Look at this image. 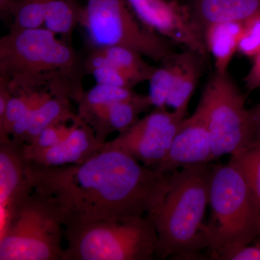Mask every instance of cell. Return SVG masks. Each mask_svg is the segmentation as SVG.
Here are the masks:
<instances>
[{
  "label": "cell",
  "instance_id": "1",
  "mask_svg": "<svg viewBox=\"0 0 260 260\" xmlns=\"http://www.w3.org/2000/svg\"><path fill=\"white\" fill-rule=\"evenodd\" d=\"M26 174L34 191L54 207L64 229L150 216L167 194L171 177L122 150L104 147L81 164L44 167L26 160Z\"/></svg>",
  "mask_w": 260,
  "mask_h": 260
},
{
  "label": "cell",
  "instance_id": "2",
  "mask_svg": "<svg viewBox=\"0 0 260 260\" xmlns=\"http://www.w3.org/2000/svg\"><path fill=\"white\" fill-rule=\"evenodd\" d=\"M85 61L67 42L44 27L15 29L0 39V80L13 95L46 87L78 103Z\"/></svg>",
  "mask_w": 260,
  "mask_h": 260
},
{
  "label": "cell",
  "instance_id": "3",
  "mask_svg": "<svg viewBox=\"0 0 260 260\" xmlns=\"http://www.w3.org/2000/svg\"><path fill=\"white\" fill-rule=\"evenodd\" d=\"M213 169L205 162L171 174L167 194L148 216L158 234L155 257L205 259L203 251L208 246L204 218Z\"/></svg>",
  "mask_w": 260,
  "mask_h": 260
},
{
  "label": "cell",
  "instance_id": "4",
  "mask_svg": "<svg viewBox=\"0 0 260 260\" xmlns=\"http://www.w3.org/2000/svg\"><path fill=\"white\" fill-rule=\"evenodd\" d=\"M209 205L204 233L210 259H218L260 237L259 210L242 173L232 162L213 166Z\"/></svg>",
  "mask_w": 260,
  "mask_h": 260
},
{
  "label": "cell",
  "instance_id": "5",
  "mask_svg": "<svg viewBox=\"0 0 260 260\" xmlns=\"http://www.w3.org/2000/svg\"><path fill=\"white\" fill-rule=\"evenodd\" d=\"M63 260H152L158 234L148 216L99 220L65 228Z\"/></svg>",
  "mask_w": 260,
  "mask_h": 260
},
{
  "label": "cell",
  "instance_id": "6",
  "mask_svg": "<svg viewBox=\"0 0 260 260\" xmlns=\"http://www.w3.org/2000/svg\"><path fill=\"white\" fill-rule=\"evenodd\" d=\"M63 229L54 207L32 191L1 230L0 260H63Z\"/></svg>",
  "mask_w": 260,
  "mask_h": 260
},
{
  "label": "cell",
  "instance_id": "7",
  "mask_svg": "<svg viewBox=\"0 0 260 260\" xmlns=\"http://www.w3.org/2000/svg\"><path fill=\"white\" fill-rule=\"evenodd\" d=\"M79 24L95 47L127 48L162 64L174 54L168 39L142 23L126 0H86Z\"/></svg>",
  "mask_w": 260,
  "mask_h": 260
},
{
  "label": "cell",
  "instance_id": "8",
  "mask_svg": "<svg viewBox=\"0 0 260 260\" xmlns=\"http://www.w3.org/2000/svg\"><path fill=\"white\" fill-rule=\"evenodd\" d=\"M198 108L204 114L209 128L212 160L239 153L254 143L245 98L228 73L215 72Z\"/></svg>",
  "mask_w": 260,
  "mask_h": 260
},
{
  "label": "cell",
  "instance_id": "9",
  "mask_svg": "<svg viewBox=\"0 0 260 260\" xmlns=\"http://www.w3.org/2000/svg\"><path fill=\"white\" fill-rule=\"evenodd\" d=\"M186 112L155 109L102 147L119 149L145 167L153 168L167 156Z\"/></svg>",
  "mask_w": 260,
  "mask_h": 260
},
{
  "label": "cell",
  "instance_id": "10",
  "mask_svg": "<svg viewBox=\"0 0 260 260\" xmlns=\"http://www.w3.org/2000/svg\"><path fill=\"white\" fill-rule=\"evenodd\" d=\"M145 26L186 50L208 54L204 32L190 8L181 0H126Z\"/></svg>",
  "mask_w": 260,
  "mask_h": 260
},
{
  "label": "cell",
  "instance_id": "11",
  "mask_svg": "<svg viewBox=\"0 0 260 260\" xmlns=\"http://www.w3.org/2000/svg\"><path fill=\"white\" fill-rule=\"evenodd\" d=\"M212 161L211 138L206 118L197 107L184 118L178 129L167 156L152 168L164 174L190 166Z\"/></svg>",
  "mask_w": 260,
  "mask_h": 260
},
{
  "label": "cell",
  "instance_id": "12",
  "mask_svg": "<svg viewBox=\"0 0 260 260\" xmlns=\"http://www.w3.org/2000/svg\"><path fill=\"white\" fill-rule=\"evenodd\" d=\"M23 147L10 137H0L1 230L15 208L34 191L26 174Z\"/></svg>",
  "mask_w": 260,
  "mask_h": 260
},
{
  "label": "cell",
  "instance_id": "13",
  "mask_svg": "<svg viewBox=\"0 0 260 260\" xmlns=\"http://www.w3.org/2000/svg\"><path fill=\"white\" fill-rule=\"evenodd\" d=\"M103 145L93 129L78 115L64 140L52 148L24 157L30 164L44 167L81 164L100 151Z\"/></svg>",
  "mask_w": 260,
  "mask_h": 260
},
{
  "label": "cell",
  "instance_id": "14",
  "mask_svg": "<svg viewBox=\"0 0 260 260\" xmlns=\"http://www.w3.org/2000/svg\"><path fill=\"white\" fill-rule=\"evenodd\" d=\"M152 107L148 95L140 94L131 100L120 101L78 112L102 143L111 133H124L139 120L142 112Z\"/></svg>",
  "mask_w": 260,
  "mask_h": 260
},
{
  "label": "cell",
  "instance_id": "15",
  "mask_svg": "<svg viewBox=\"0 0 260 260\" xmlns=\"http://www.w3.org/2000/svg\"><path fill=\"white\" fill-rule=\"evenodd\" d=\"M200 27L214 23L244 22L260 16V0H184Z\"/></svg>",
  "mask_w": 260,
  "mask_h": 260
},
{
  "label": "cell",
  "instance_id": "16",
  "mask_svg": "<svg viewBox=\"0 0 260 260\" xmlns=\"http://www.w3.org/2000/svg\"><path fill=\"white\" fill-rule=\"evenodd\" d=\"M136 51L121 47H95L85 61V70L112 66L127 75L135 85L148 81L155 67L150 66Z\"/></svg>",
  "mask_w": 260,
  "mask_h": 260
},
{
  "label": "cell",
  "instance_id": "17",
  "mask_svg": "<svg viewBox=\"0 0 260 260\" xmlns=\"http://www.w3.org/2000/svg\"><path fill=\"white\" fill-rule=\"evenodd\" d=\"M202 57L203 56L189 50L174 54V78L167 107H172L174 110L187 112L201 75Z\"/></svg>",
  "mask_w": 260,
  "mask_h": 260
},
{
  "label": "cell",
  "instance_id": "18",
  "mask_svg": "<svg viewBox=\"0 0 260 260\" xmlns=\"http://www.w3.org/2000/svg\"><path fill=\"white\" fill-rule=\"evenodd\" d=\"M243 28L242 22H223L205 28V45L213 56L215 72L228 73L233 56L238 51Z\"/></svg>",
  "mask_w": 260,
  "mask_h": 260
},
{
  "label": "cell",
  "instance_id": "19",
  "mask_svg": "<svg viewBox=\"0 0 260 260\" xmlns=\"http://www.w3.org/2000/svg\"><path fill=\"white\" fill-rule=\"evenodd\" d=\"M71 99L61 94H54L39 105L32 113L23 145L31 143L46 127L77 116L71 110Z\"/></svg>",
  "mask_w": 260,
  "mask_h": 260
},
{
  "label": "cell",
  "instance_id": "20",
  "mask_svg": "<svg viewBox=\"0 0 260 260\" xmlns=\"http://www.w3.org/2000/svg\"><path fill=\"white\" fill-rule=\"evenodd\" d=\"M81 8L78 0H49L44 13V28L71 41L79 24Z\"/></svg>",
  "mask_w": 260,
  "mask_h": 260
},
{
  "label": "cell",
  "instance_id": "21",
  "mask_svg": "<svg viewBox=\"0 0 260 260\" xmlns=\"http://www.w3.org/2000/svg\"><path fill=\"white\" fill-rule=\"evenodd\" d=\"M230 162L242 173L260 213V143L232 155Z\"/></svg>",
  "mask_w": 260,
  "mask_h": 260
},
{
  "label": "cell",
  "instance_id": "22",
  "mask_svg": "<svg viewBox=\"0 0 260 260\" xmlns=\"http://www.w3.org/2000/svg\"><path fill=\"white\" fill-rule=\"evenodd\" d=\"M49 0H15L8 15L13 19L11 28H37L44 27V13Z\"/></svg>",
  "mask_w": 260,
  "mask_h": 260
},
{
  "label": "cell",
  "instance_id": "23",
  "mask_svg": "<svg viewBox=\"0 0 260 260\" xmlns=\"http://www.w3.org/2000/svg\"><path fill=\"white\" fill-rule=\"evenodd\" d=\"M133 89L98 84L85 91L78 104V112L120 101L131 100L139 95Z\"/></svg>",
  "mask_w": 260,
  "mask_h": 260
},
{
  "label": "cell",
  "instance_id": "24",
  "mask_svg": "<svg viewBox=\"0 0 260 260\" xmlns=\"http://www.w3.org/2000/svg\"><path fill=\"white\" fill-rule=\"evenodd\" d=\"M174 55V54H173ZM160 68H156L148 80V97L155 109H167L168 99L172 90L174 66L172 56Z\"/></svg>",
  "mask_w": 260,
  "mask_h": 260
},
{
  "label": "cell",
  "instance_id": "25",
  "mask_svg": "<svg viewBox=\"0 0 260 260\" xmlns=\"http://www.w3.org/2000/svg\"><path fill=\"white\" fill-rule=\"evenodd\" d=\"M78 117L77 114L74 118L58 121L46 127L31 143L23 145L24 155L47 150L64 140L71 131Z\"/></svg>",
  "mask_w": 260,
  "mask_h": 260
},
{
  "label": "cell",
  "instance_id": "26",
  "mask_svg": "<svg viewBox=\"0 0 260 260\" xmlns=\"http://www.w3.org/2000/svg\"><path fill=\"white\" fill-rule=\"evenodd\" d=\"M36 90L12 95L4 115L0 117V137H10V133L15 123L28 110Z\"/></svg>",
  "mask_w": 260,
  "mask_h": 260
},
{
  "label": "cell",
  "instance_id": "27",
  "mask_svg": "<svg viewBox=\"0 0 260 260\" xmlns=\"http://www.w3.org/2000/svg\"><path fill=\"white\" fill-rule=\"evenodd\" d=\"M238 51L242 55L253 57L260 53V16L244 22Z\"/></svg>",
  "mask_w": 260,
  "mask_h": 260
},
{
  "label": "cell",
  "instance_id": "28",
  "mask_svg": "<svg viewBox=\"0 0 260 260\" xmlns=\"http://www.w3.org/2000/svg\"><path fill=\"white\" fill-rule=\"evenodd\" d=\"M98 84L133 89L135 86L131 79L121 70L112 66L94 68L89 72Z\"/></svg>",
  "mask_w": 260,
  "mask_h": 260
},
{
  "label": "cell",
  "instance_id": "29",
  "mask_svg": "<svg viewBox=\"0 0 260 260\" xmlns=\"http://www.w3.org/2000/svg\"><path fill=\"white\" fill-rule=\"evenodd\" d=\"M218 260H260V238L253 245H246L222 254Z\"/></svg>",
  "mask_w": 260,
  "mask_h": 260
},
{
  "label": "cell",
  "instance_id": "30",
  "mask_svg": "<svg viewBox=\"0 0 260 260\" xmlns=\"http://www.w3.org/2000/svg\"><path fill=\"white\" fill-rule=\"evenodd\" d=\"M244 83L249 92L260 89V53L254 56L252 66L244 78Z\"/></svg>",
  "mask_w": 260,
  "mask_h": 260
},
{
  "label": "cell",
  "instance_id": "31",
  "mask_svg": "<svg viewBox=\"0 0 260 260\" xmlns=\"http://www.w3.org/2000/svg\"><path fill=\"white\" fill-rule=\"evenodd\" d=\"M249 112L254 131V143H260V102L255 107L249 109Z\"/></svg>",
  "mask_w": 260,
  "mask_h": 260
},
{
  "label": "cell",
  "instance_id": "32",
  "mask_svg": "<svg viewBox=\"0 0 260 260\" xmlns=\"http://www.w3.org/2000/svg\"><path fill=\"white\" fill-rule=\"evenodd\" d=\"M15 0H0V13L1 15H8L10 6L14 3Z\"/></svg>",
  "mask_w": 260,
  "mask_h": 260
},
{
  "label": "cell",
  "instance_id": "33",
  "mask_svg": "<svg viewBox=\"0 0 260 260\" xmlns=\"http://www.w3.org/2000/svg\"><path fill=\"white\" fill-rule=\"evenodd\" d=\"M259 238H260V237Z\"/></svg>",
  "mask_w": 260,
  "mask_h": 260
}]
</instances>
